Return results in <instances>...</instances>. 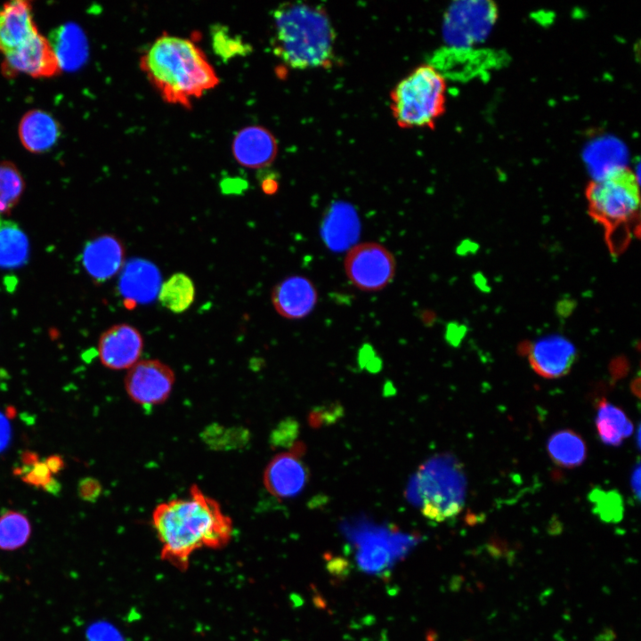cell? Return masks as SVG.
<instances>
[{"instance_id": "cell-1", "label": "cell", "mask_w": 641, "mask_h": 641, "mask_svg": "<svg viewBox=\"0 0 641 641\" xmlns=\"http://www.w3.org/2000/svg\"><path fill=\"white\" fill-rule=\"evenodd\" d=\"M151 525L160 544L161 559L180 571H186L197 551L226 547L233 535L231 518L217 500L196 484L186 498L157 505Z\"/></svg>"}, {"instance_id": "cell-2", "label": "cell", "mask_w": 641, "mask_h": 641, "mask_svg": "<svg viewBox=\"0 0 641 641\" xmlns=\"http://www.w3.org/2000/svg\"><path fill=\"white\" fill-rule=\"evenodd\" d=\"M140 65L165 101L184 107L219 82L202 50L181 37H158L142 56Z\"/></svg>"}, {"instance_id": "cell-3", "label": "cell", "mask_w": 641, "mask_h": 641, "mask_svg": "<svg viewBox=\"0 0 641 641\" xmlns=\"http://www.w3.org/2000/svg\"><path fill=\"white\" fill-rule=\"evenodd\" d=\"M273 53L294 69L329 68L336 34L326 12L302 3L279 5L272 15Z\"/></svg>"}, {"instance_id": "cell-4", "label": "cell", "mask_w": 641, "mask_h": 641, "mask_svg": "<svg viewBox=\"0 0 641 641\" xmlns=\"http://www.w3.org/2000/svg\"><path fill=\"white\" fill-rule=\"evenodd\" d=\"M467 486L461 463L453 455L443 453L419 467L408 484L406 498L419 506L429 520L443 522L463 509Z\"/></svg>"}, {"instance_id": "cell-5", "label": "cell", "mask_w": 641, "mask_h": 641, "mask_svg": "<svg viewBox=\"0 0 641 641\" xmlns=\"http://www.w3.org/2000/svg\"><path fill=\"white\" fill-rule=\"evenodd\" d=\"M444 77L424 64L402 78L391 93L393 116L401 127L433 126L445 108Z\"/></svg>"}, {"instance_id": "cell-6", "label": "cell", "mask_w": 641, "mask_h": 641, "mask_svg": "<svg viewBox=\"0 0 641 641\" xmlns=\"http://www.w3.org/2000/svg\"><path fill=\"white\" fill-rule=\"evenodd\" d=\"M587 199L591 214L606 224L632 220L639 209L637 178L630 170L619 168L595 179L588 187Z\"/></svg>"}, {"instance_id": "cell-7", "label": "cell", "mask_w": 641, "mask_h": 641, "mask_svg": "<svg viewBox=\"0 0 641 641\" xmlns=\"http://www.w3.org/2000/svg\"><path fill=\"white\" fill-rule=\"evenodd\" d=\"M344 268L355 288L375 292L393 281L396 273V260L385 246L369 241L356 244L347 251Z\"/></svg>"}, {"instance_id": "cell-8", "label": "cell", "mask_w": 641, "mask_h": 641, "mask_svg": "<svg viewBox=\"0 0 641 641\" xmlns=\"http://www.w3.org/2000/svg\"><path fill=\"white\" fill-rule=\"evenodd\" d=\"M175 381L174 370L156 359L140 360L128 369L125 389L136 404L151 407L165 402Z\"/></svg>"}, {"instance_id": "cell-9", "label": "cell", "mask_w": 641, "mask_h": 641, "mask_svg": "<svg viewBox=\"0 0 641 641\" xmlns=\"http://www.w3.org/2000/svg\"><path fill=\"white\" fill-rule=\"evenodd\" d=\"M1 71L7 77L26 74L32 77H51L61 71L51 41L39 32L12 52L4 55Z\"/></svg>"}, {"instance_id": "cell-10", "label": "cell", "mask_w": 641, "mask_h": 641, "mask_svg": "<svg viewBox=\"0 0 641 641\" xmlns=\"http://www.w3.org/2000/svg\"><path fill=\"white\" fill-rule=\"evenodd\" d=\"M306 450L302 442H296L289 451L276 455L264 472L265 489L278 499L297 496L308 481V470L302 460Z\"/></svg>"}, {"instance_id": "cell-11", "label": "cell", "mask_w": 641, "mask_h": 641, "mask_svg": "<svg viewBox=\"0 0 641 641\" xmlns=\"http://www.w3.org/2000/svg\"><path fill=\"white\" fill-rule=\"evenodd\" d=\"M142 351L143 338L141 332L127 323L113 325L99 339L101 362L110 369H130L140 361Z\"/></svg>"}, {"instance_id": "cell-12", "label": "cell", "mask_w": 641, "mask_h": 641, "mask_svg": "<svg viewBox=\"0 0 641 641\" xmlns=\"http://www.w3.org/2000/svg\"><path fill=\"white\" fill-rule=\"evenodd\" d=\"M271 299L280 316L288 320H300L308 316L315 308L318 291L308 278L293 275L273 287Z\"/></svg>"}, {"instance_id": "cell-13", "label": "cell", "mask_w": 641, "mask_h": 641, "mask_svg": "<svg viewBox=\"0 0 641 641\" xmlns=\"http://www.w3.org/2000/svg\"><path fill=\"white\" fill-rule=\"evenodd\" d=\"M576 355L573 344L559 335L540 338L528 351L532 369L547 378H557L566 375L573 365Z\"/></svg>"}, {"instance_id": "cell-14", "label": "cell", "mask_w": 641, "mask_h": 641, "mask_svg": "<svg viewBox=\"0 0 641 641\" xmlns=\"http://www.w3.org/2000/svg\"><path fill=\"white\" fill-rule=\"evenodd\" d=\"M125 257L121 240L114 235L103 234L86 242L82 252V264L93 280L103 282L122 269Z\"/></svg>"}, {"instance_id": "cell-15", "label": "cell", "mask_w": 641, "mask_h": 641, "mask_svg": "<svg viewBox=\"0 0 641 641\" xmlns=\"http://www.w3.org/2000/svg\"><path fill=\"white\" fill-rule=\"evenodd\" d=\"M31 3L15 0L0 8V53L5 55L37 34Z\"/></svg>"}, {"instance_id": "cell-16", "label": "cell", "mask_w": 641, "mask_h": 641, "mask_svg": "<svg viewBox=\"0 0 641 641\" xmlns=\"http://www.w3.org/2000/svg\"><path fill=\"white\" fill-rule=\"evenodd\" d=\"M232 152L235 159L244 166L264 167L275 158L277 142L267 129L251 126L237 133L232 142Z\"/></svg>"}, {"instance_id": "cell-17", "label": "cell", "mask_w": 641, "mask_h": 641, "mask_svg": "<svg viewBox=\"0 0 641 641\" xmlns=\"http://www.w3.org/2000/svg\"><path fill=\"white\" fill-rule=\"evenodd\" d=\"M18 132L26 150L32 153H43L56 144L61 135V127L51 114L37 109L24 114Z\"/></svg>"}, {"instance_id": "cell-18", "label": "cell", "mask_w": 641, "mask_h": 641, "mask_svg": "<svg viewBox=\"0 0 641 641\" xmlns=\"http://www.w3.org/2000/svg\"><path fill=\"white\" fill-rule=\"evenodd\" d=\"M122 271L119 288L126 299L147 303L158 293L160 277L152 264L133 260Z\"/></svg>"}, {"instance_id": "cell-19", "label": "cell", "mask_w": 641, "mask_h": 641, "mask_svg": "<svg viewBox=\"0 0 641 641\" xmlns=\"http://www.w3.org/2000/svg\"><path fill=\"white\" fill-rule=\"evenodd\" d=\"M596 426L600 440L609 446L621 445L633 433V425L625 412L606 400L598 404Z\"/></svg>"}, {"instance_id": "cell-20", "label": "cell", "mask_w": 641, "mask_h": 641, "mask_svg": "<svg viewBox=\"0 0 641 641\" xmlns=\"http://www.w3.org/2000/svg\"><path fill=\"white\" fill-rule=\"evenodd\" d=\"M29 242L14 222L0 218V269H16L28 259Z\"/></svg>"}, {"instance_id": "cell-21", "label": "cell", "mask_w": 641, "mask_h": 641, "mask_svg": "<svg viewBox=\"0 0 641 641\" xmlns=\"http://www.w3.org/2000/svg\"><path fill=\"white\" fill-rule=\"evenodd\" d=\"M547 449L551 459L558 466L572 468L580 466L587 457V446L577 433L564 429L554 433Z\"/></svg>"}, {"instance_id": "cell-22", "label": "cell", "mask_w": 641, "mask_h": 641, "mask_svg": "<svg viewBox=\"0 0 641 641\" xmlns=\"http://www.w3.org/2000/svg\"><path fill=\"white\" fill-rule=\"evenodd\" d=\"M51 43L61 68L72 69L80 66L87 53L86 40L82 30L74 24L60 28Z\"/></svg>"}, {"instance_id": "cell-23", "label": "cell", "mask_w": 641, "mask_h": 641, "mask_svg": "<svg viewBox=\"0 0 641 641\" xmlns=\"http://www.w3.org/2000/svg\"><path fill=\"white\" fill-rule=\"evenodd\" d=\"M158 296L165 308L175 313L183 312L194 300L193 281L184 273H174L160 286Z\"/></svg>"}, {"instance_id": "cell-24", "label": "cell", "mask_w": 641, "mask_h": 641, "mask_svg": "<svg viewBox=\"0 0 641 641\" xmlns=\"http://www.w3.org/2000/svg\"><path fill=\"white\" fill-rule=\"evenodd\" d=\"M329 214L324 228L327 243L330 247H341L343 234L345 244L347 245L346 241L350 240L348 233L354 237L356 231V218L353 209L347 205L339 204L333 207Z\"/></svg>"}, {"instance_id": "cell-25", "label": "cell", "mask_w": 641, "mask_h": 641, "mask_svg": "<svg viewBox=\"0 0 641 641\" xmlns=\"http://www.w3.org/2000/svg\"><path fill=\"white\" fill-rule=\"evenodd\" d=\"M21 460L22 466L15 468L14 474L20 475L25 483L53 494L60 491L61 485L53 479V474L45 460L39 461L37 454L31 451L23 453Z\"/></svg>"}, {"instance_id": "cell-26", "label": "cell", "mask_w": 641, "mask_h": 641, "mask_svg": "<svg viewBox=\"0 0 641 641\" xmlns=\"http://www.w3.org/2000/svg\"><path fill=\"white\" fill-rule=\"evenodd\" d=\"M30 534V523L23 514L7 511L0 516V549H18L27 543Z\"/></svg>"}, {"instance_id": "cell-27", "label": "cell", "mask_w": 641, "mask_h": 641, "mask_svg": "<svg viewBox=\"0 0 641 641\" xmlns=\"http://www.w3.org/2000/svg\"><path fill=\"white\" fill-rule=\"evenodd\" d=\"M24 187L17 166L8 161L0 162V215L9 213L18 204Z\"/></svg>"}, {"instance_id": "cell-28", "label": "cell", "mask_w": 641, "mask_h": 641, "mask_svg": "<svg viewBox=\"0 0 641 641\" xmlns=\"http://www.w3.org/2000/svg\"><path fill=\"white\" fill-rule=\"evenodd\" d=\"M213 51L223 61L247 55L250 46L239 36L233 35L228 28L215 26L211 30Z\"/></svg>"}, {"instance_id": "cell-29", "label": "cell", "mask_w": 641, "mask_h": 641, "mask_svg": "<svg viewBox=\"0 0 641 641\" xmlns=\"http://www.w3.org/2000/svg\"><path fill=\"white\" fill-rule=\"evenodd\" d=\"M589 499L594 504L595 511L603 520L616 522L621 518L623 503L618 492L597 488L590 492Z\"/></svg>"}, {"instance_id": "cell-30", "label": "cell", "mask_w": 641, "mask_h": 641, "mask_svg": "<svg viewBox=\"0 0 641 641\" xmlns=\"http://www.w3.org/2000/svg\"><path fill=\"white\" fill-rule=\"evenodd\" d=\"M343 414L344 408L340 403L329 402L314 407L308 416V421L312 427L318 428L334 424Z\"/></svg>"}, {"instance_id": "cell-31", "label": "cell", "mask_w": 641, "mask_h": 641, "mask_svg": "<svg viewBox=\"0 0 641 641\" xmlns=\"http://www.w3.org/2000/svg\"><path fill=\"white\" fill-rule=\"evenodd\" d=\"M299 434L298 422L293 418L282 421L272 434V443L276 446L291 448Z\"/></svg>"}, {"instance_id": "cell-32", "label": "cell", "mask_w": 641, "mask_h": 641, "mask_svg": "<svg viewBox=\"0 0 641 641\" xmlns=\"http://www.w3.org/2000/svg\"><path fill=\"white\" fill-rule=\"evenodd\" d=\"M78 492L82 499L93 501L101 492L100 483L93 478H85L79 483Z\"/></svg>"}, {"instance_id": "cell-33", "label": "cell", "mask_w": 641, "mask_h": 641, "mask_svg": "<svg viewBox=\"0 0 641 641\" xmlns=\"http://www.w3.org/2000/svg\"><path fill=\"white\" fill-rule=\"evenodd\" d=\"M88 641H112L110 630L105 626L97 624L88 629L86 633Z\"/></svg>"}, {"instance_id": "cell-34", "label": "cell", "mask_w": 641, "mask_h": 641, "mask_svg": "<svg viewBox=\"0 0 641 641\" xmlns=\"http://www.w3.org/2000/svg\"><path fill=\"white\" fill-rule=\"evenodd\" d=\"M11 425L8 418L0 412V453L4 451L11 441Z\"/></svg>"}, {"instance_id": "cell-35", "label": "cell", "mask_w": 641, "mask_h": 641, "mask_svg": "<svg viewBox=\"0 0 641 641\" xmlns=\"http://www.w3.org/2000/svg\"><path fill=\"white\" fill-rule=\"evenodd\" d=\"M640 463L637 462L630 476L631 491L637 500H639L640 498Z\"/></svg>"}, {"instance_id": "cell-36", "label": "cell", "mask_w": 641, "mask_h": 641, "mask_svg": "<svg viewBox=\"0 0 641 641\" xmlns=\"http://www.w3.org/2000/svg\"><path fill=\"white\" fill-rule=\"evenodd\" d=\"M45 462L53 474H57L64 467V461L60 456H51L45 459Z\"/></svg>"}, {"instance_id": "cell-37", "label": "cell", "mask_w": 641, "mask_h": 641, "mask_svg": "<svg viewBox=\"0 0 641 641\" xmlns=\"http://www.w3.org/2000/svg\"><path fill=\"white\" fill-rule=\"evenodd\" d=\"M3 578H4V577H3V573H2V572L0 571V580H2Z\"/></svg>"}]
</instances>
